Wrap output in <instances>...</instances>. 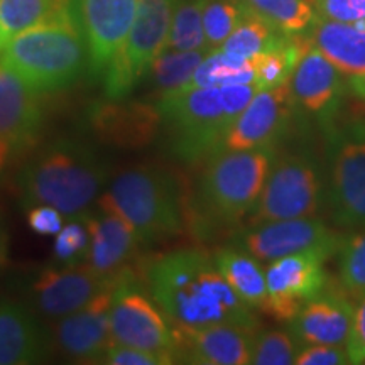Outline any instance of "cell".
Segmentation results:
<instances>
[{
  "mask_svg": "<svg viewBox=\"0 0 365 365\" xmlns=\"http://www.w3.org/2000/svg\"><path fill=\"white\" fill-rule=\"evenodd\" d=\"M143 279L173 328L234 325L255 331L252 308L232 289L212 255L180 249L148 264Z\"/></svg>",
  "mask_w": 365,
  "mask_h": 365,
  "instance_id": "1",
  "label": "cell"
},
{
  "mask_svg": "<svg viewBox=\"0 0 365 365\" xmlns=\"http://www.w3.org/2000/svg\"><path fill=\"white\" fill-rule=\"evenodd\" d=\"M0 65L39 95L76 83L90 66L78 0H58L48 19L9 41L0 53Z\"/></svg>",
  "mask_w": 365,
  "mask_h": 365,
  "instance_id": "2",
  "label": "cell"
},
{
  "mask_svg": "<svg viewBox=\"0 0 365 365\" xmlns=\"http://www.w3.org/2000/svg\"><path fill=\"white\" fill-rule=\"evenodd\" d=\"M272 163L271 148L220 150L208 158L196 188L185 195V222L196 239H210L215 228L252 213Z\"/></svg>",
  "mask_w": 365,
  "mask_h": 365,
  "instance_id": "3",
  "label": "cell"
},
{
  "mask_svg": "<svg viewBox=\"0 0 365 365\" xmlns=\"http://www.w3.org/2000/svg\"><path fill=\"white\" fill-rule=\"evenodd\" d=\"M108 180L97 149L75 137H59L24 164L17 178L24 208L49 205L66 218L88 212Z\"/></svg>",
  "mask_w": 365,
  "mask_h": 365,
  "instance_id": "4",
  "label": "cell"
},
{
  "mask_svg": "<svg viewBox=\"0 0 365 365\" xmlns=\"http://www.w3.org/2000/svg\"><path fill=\"white\" fill-rule=\"evenodd\" d=\"M185 182L156 164H140L118 173L98 207L129 225L140 245L171 239L185 230Z\"/></svg>",
  "mask_w": 365,
  "mask_h": 365,
  "instance_id": "5",
  "label": "cell"
},
{
  "mask_svg": "<svg viewBox=\"0 0 365 365\" xmlns=\"http://www.w3.org/2000/svg\"><path fill=\"white\" fill-rule=\"evenodd\" d=\"M173 156L196 164L223 150L235 118L227 110L222 86L161 95L158 102Z\"/></svg>",
  "mask_w": 365,
  "mask_h": 365,
  "instance_id": "6",
  "label": "cell"
},
{
  "mask_svg": "<svg viewBox=\"0 0 365 365\" xmlns=\"http://www.w3.org/2000/svg\"><path fill=\"white\" fill-rule=\"evenodd\" d=\"M143 272L134 267L118 276L112 291L110 331L115 344L137 346L176 362V335L166 314L139 284Z\"/></svg>",
  "mask_w": 365,
  "mask_h": 365,
  "instance_id": "7",
  "label": "cell"
},
{
  "mask_svg": "<svg viewBox=\"0 0 365 365\" xmlns=\"http://www.w3.org/2000/svg\"><path fill=\"white\" fill-rule=\"evenodd\" d=\"M181 0H139L130 33L124 46L113 54L105 70V95L120 100L127 97L137 81L166 46L173 16Z\"/></svg>",
  "mask_w": 365,
  "mask_h": 365,
  "instance_id": "8",
  "label": "cell"
},
{
  "mask_svg": "<svg viewBox=\"0 0 365 365\" xmlns=\"http://www.w3.org/2000/svg\"><path fill=\"white\" fill-rule=\"evenodd\" d=\"M319 178L308 158L287 156L271 168L249 223L313 217L319 205Z\"/></svg>",
  "mask_w": 365,
  "mask_h": 365,
  "instance_id": "9",
  "label": "cell"
},
{
  "mask_svg": "<svg viewBox=\"0 0 365 365\" xmlns=\"http://www.w3.org/2000/svg\"><path fill=\"white\" fill-rule=\"evenodd\" d=\"M328 202L336 227H365V122H355L336 135Z\"/></svg>",
  "mask_w": 365,
  "mask_h": 365,
  "instance_id": "10",
  "label": "cell"
},
{
  "mask_svg": "<svg viewBox=\"0 0 365 365\" xmlns=\"http://www.w3.org/2000/svg\"><path fill=\"white\" fill-rule=\"evenodd\" d=\"M242 249L247 250L259 261H276L289 254L314 252L331 257L340 252L345 237L335 232L327 223L313 217L291 218L250 225L240 235Z\"/></svg>",
  "mask_w": 365,
  "mask_h": 365,
  "instance_id": "11",
  "label": "cell"
},
{
  "mask_svg": "<svg viewBox=\"0 0 365 365\" xmlns=\"http://www.w3.org/2000/svg\"><path fill=\"white\" fill-rule=\"evenodd\" d=\"M325 254L308 252L289 254L269 262L266 282L269 301L266 314L291 322L307 301L317 298L327 287V272L323 269Z\"/></svg>",
  "mask_w": 365,
  "mask_h": 365,
  "instance_id": "12",
  "label": "cell"
},
{
  "mask_svg": "<svg viewBox=\"0 0 365 365\" xmlns=\"http://www.w3.org/2000/svg\"><path fill=\"white\" fill-rule=\"evenodd\" d=\"M118 281L105 277L88 264L46 267L33 281L29 298L33 308L48 319L65 318L85 308L100 293L115 287Z\"/></svg>",
  "mask_w": 365,
  "mask_h": 365,
  "instance_id": "13",
  "label": "cell"
},
{
  "mask_svg": "<svg viewBox=\"0 0 365 365\" xmlns=\"http://www.w3.org/2000/svg\"><path fill=\"white\" fill-rule=\"evenodd\" d=\"M294 103L289 81L276 88L259 90L228 129L223 150L271 148L287 130Z\"/></svg>",
  "mask_w": 365,
  "mask_h": 365,
  "instance_id": "14",
  "label": "cell"
},
{
  "mask_svg": "<svg viewBox=\"0 0 365 365\" xmlns=\"http://www.w3.org/2000/svg\"><path fill=\"white\" fill-rule=\"evenodd\" d=\"M90 129L103 144L120 149H140L156 139L163 124L158 102H118L107 98L90 105Z\"/></svg>",
  "mask_w": 365,
  "mask_h": 365,
  "instance_id": "15",
  "label": "cell"
},
{
  "mask_svg": "<svg viewBox=\"0 0 365 365\" xmlns=\"http://www.w3.org/2000/svg\"><path fill=\"white\" fill-rule=\"evenodd\" d=\"M112 289L100 293L85 308L56 319L53 330L54 345L63 355L76 362L102 364L112 344L110 304Z\"/></svg>",
  "mask_w": 365,
  "mask_h": 365,
  "instance_id": "16",
  "label": "cell"
},
{
  "mask_svg": "<svg viewBox=\"0 0 365 365\" xmlns=\"http://www.w3.org/2000/svg\"><path fill=\"white\" fill-rule=\"evenodd\" d=\"M139 0H78L93 76H102L122 48L134 22Z\"/></svg>",
  "mask_w": 365,
  "mask_h": 365,
  "instance_id": "17",
  "label": "cell"
},
{
  "mask_svg": "<svg viewBox=\"0 0 365 365\" xmlns=\"http://www.w3.org/2000/svg\"><path fill=\"white\" fill-rule=\"evenodd\" d=\"M173 330L176 335V362L198 365L250 364L252 330L234 325Z\"/></svg>",
  "mask_w": 365,
  "mask_h": 365,
  "instance_id": "18",
  "label": "cell"
},
{
  "mask_svg": "<svg viewBox=\"0 0 365 365\" xmlns=\"http://www.w3.org/2000/svg\"><path fill=\"white\" fill-rule=\"evenodd\" d=\"M38 91L16 73L0 65V143L19 156L33 148L43 127V108Z\"/></svg>",
  "mask_w": 365,
  "mask_h": 365,
  "instance_id": "19",
  "label": "cell"
},
{
  "mask_svg": "<svg viewBox=\"0 0 365 365\" xmlns=\"http://www.w3.org/2000/svg\"><path fill=\"white\" fill-rule=\"evenodd\" d=\"M294 102L313 115L328 120L339 108L345 86L341 73L309 43L289 78Z\"/></svg>",
  "mask_w": 365,
  "mask_h": 365,
  "instance_id": "20",
  "label": "cell"
},
{
  "mask_svg": "<svg viewBox=\"0 0 365 365\" xmlns=\"http://www.w3.org/2000/svg\"><path fill=\"white\" fill-rule=\"evenodd\" d=\"M90 234V247L86 264L98 274L117 279L125 269L134 267L137 250L140 244L134 230L115 213L105 212L80 215Z\"/></svg>",
  "mask_w": 365,
  "mask_h": 365,
  "instance_id": "21",
  "label": "cell"
},
{
  "mask_svg": "<svg viewBox=\"0 0 365 365\" xmlns=\"http://www.w3.org/2000/svg\"><path fill=\"white\" fill-rule=\"evenodd\" d=\"M344 293L323 291L307 301L291 319V331L307 345L345 346L354 325L355 307Z\"/></svg>",
  "mask_w": 365,
  "mask_h": 365,
  "instance_id": "22",
  "label": "cell"
},
{
  "mask_svg": "<svg viewBox=\"0 0 365 365\" xmlns=\"http://www.w3.org/2000/svg\"><path fill=\"white\" fill-rule=\"evenodd\" d=\"M49 336L29 309L0 299V365L38 364L48 357Z\"/></svg>",
  "mask_w": 365,
  "mask_h": 365,
  "instance_id": "23",
  "label": "cell"
},
{
  "mask_svg": "<svg viewBox=\"0 0 365 365\" xmlns=\"http://www.w3.org/2000/svg\"><path fill=\"white\" fill-rule=\"evenodd\" d=\"M307 34L341 75H365V21L336 22L318 17Z\"/></svg>",
  "mask_w": 365,
  "mask_h": 365,
  "instance_id": "24",
  "label": "cell"
},
{
  "mask_svg": "<svg viewBox=\"0 0 365 365\" xmlns=\"http://www.w3.org/2000/svg\"><path fill=\"white\" fill-rule=\"evenodd\" d=\"M215 266L232 289L240 296L250 308L266 312L269 293L266 271L247 250L223 247L213 257Z\"/></svg>",
  "mask_w": 365,
  "mask_h": 365,
  "instance_id": "25",
  "label": "cell"
},
{
  "mask_svg": "<svg viewBox=\"0 0 365 365\" xmlns=\"http://www.w3.org/2000/svg\"><path fill=\"white\" fill-rule=\"evenodd\" d=\"M245 11L287 36L307 34L318 21L313 0H240Z\"/></svg>",
  "mask_w": 365,
  "mask_h": 365,
  "instance_id": "26",
  "label": "cell"
},
{
  "mask_svg": "<svg viewBox=\"0 0 365 365\" xmlns=\"http://www.w3.org/2000/svg\"><path fill=\"white\" fill-rule=\"evenodd\" d=\"M289 38L291 36L274 29L261 17L247 12L220 49L244 59H252L257 54L281 48Z\"/></svg>",
  "mask_w": 365,
  "mask_h": 365,
  "instance_id": "27",
  "label": "cell"
},
{
  "mask_svg": "<svg viewBox=\"0 0 365 365\" xmlns=\"http://www.w3.org/2000/svg\"><path fill=\"white\" fill-rule=\"evenodd\" d=\"M208 53L210 49H198V51L164 49L149 68L154 88L164 95L188 83L196 68L207 58Z\"/></svg>",
  "mask_w": 365,
  "mask_h": 365,
  "instance_id": "28",
  "label": "cell"
},
{
  "mask_svg": "<svg viewBox=\"0 0 365 365\" xmlns=\"http://www.w3.org/2000/svg\"><path fill=\"white\" fill-rule=\"evenodd\" d=\"M203 7L205 0H181L173 16L164 49H175V51L208 49L203 27Z\"/></svg>",
  "mask_w": 365,
  "mask_h": 365,
  "instance_id": "29",
  "label": "cell"
},
{
  "mask_svg": "<svg viewBox=\"0 0 365 365\" xmlns=\"http://www.w3.org/2000/svg\"><path fill=\"white\" fill-rule=\"evenodd\" d=\"M58 0H0V53L9 41L44 19Z\"/></svg>",
  "mask_w": 365,
  "mask_h": 365,
  "instance_id": "30",
  "label": "cell"
},
{
  "mask_svg": "<svg viewBox=\"0 0 365 365\" xmlns=\"http://www.w3.org/2000/svg\"><path fill=\"white\" fill-rule=\"evenodd\" d=\"M245 14L247 11L240 0H205L203 27L210 51L222 48Z\"/></svg>",
  "mask_w": 365,
  "mask_h": 365,
  "instance_id": "31",
  "label": "cell"
},
{
  "mask_svg": "<svg viewBox=\"0 0 365 365\" xmlns=\"http://www.w3.org/2000/svg\"><path fill=\"white\" fill-rule=\"evenodd\" d=\"M340 282L350 298L365 296V228L352 239H345L340 249Z\"/></svg>",
  "mask_w": 365,
  "mask_h": 365,
  "instance_id": "32",
  "label": "cell"
},
{
  "mask_svg": "<svg viewBox=\"0 0 365 365\" xmlns=\"http://www.w3.org/2000/svg\"><path fill=\"white\" fill-rule=\"evenodd\" d=\"M298 355L293 333L284 330H269L254 335L250 364L255 365H289Z\"/></svg>",
  "mask_w": 365,
  "mask_h": 365,
  "instance_id": "33",
  "label": "cell"
},
{
  "mask_svg": "<svg viewBox=\"0 0 365 365\" xmlns=\"http://www.w3.org/2000/svg\"><path fill=\"white\" fill-rule=\"evenodd\" d=\"M88 247L90 234L81 217L68 218V222L54 237V257L61 266L86 262Z\"/></svg>",
  "mask_w": 365,
  "mask_h": 365,
  "instance_id": "34",
  "label": "cell"
},
{
  "mask_svg": "<svg viewBox=\"0 0 365 365\" xmlns=\"http://www.w3.org/2000/svg\"><path fill=\"white\" fill-rule=\"evenodd\" d=\"M319 19L336 22L365 21V0H313Z\"/></svg>",
  "mask_w": 365,
  "mask_h": 365,
  "instance_id": "35",
  "label": "cell"
},
{
  "mask_svg": "<svg viewBox=\"0 0 365 365\" xmlns=\"http://www.w3.org/2000/svg\"><path fill=\"white\" fill-rule=\"evenodd\" d=\"M108 365H166L170 364L161 355L148 352V350L137 349V346L122 345L112 341L105 352L103 362Z\"/></svg>",
  "mask_w": 365,
  "mask_h": 365,
  "instance_id": "36",
  "label": "cell"
},
{
  "mask_svg": "<svg viewBox=\"0 0 365 365\" xmlns=\"http://www.w3.org/2000/svg\"><path fill=\"white\" fill-rule=\"evenodd\" d=\"M294 364L298 365H345L350 362L345 346L308 345L299 350Z\"/></svg>",
  "mask_w": 365,
  "mask_h": 365,
  "instance_id": "37",
  "label": "cell"
},
{
  "mask_svg": "<svg viewBox=\"0 0 365 365\" xmlns=\"http://www.w3.org/2000/svg\"><path fill=\"white\" fill-rule=\"evenodd\" d=\"M65 215L49 205H36L27 208V223L31 230L41 237L56 235L65 225Z\"/></svg>",
  "mask_w": 365,
  "mask_h": 365,
  "instance_id": "38",
  "label": "cell"
},
{
  "mask_svg": "<svg viewBox=\"0 0 365 365\" xmlns=\"http://www.w3.org/2000/svg\"><path fill=\"white\" fill-rule=\"evenodd\" d=\"M346 352L352 364L365 362V296L359 299V304L355 307L354 325L350 339L346 341Z\"/></svg>",
  "mask_w": 365,
  "mask_h": 365,
  "instance_id": "39",
  "label": "cell"
},
{
  "mask_svg": "<svg viewBox=\"0 0 365 365\" xmlns=\"http://www.w3.org/2000/svg\"><path fill=\"white\" fill-rule=\"evenodd\" d=\"M6 257H7V232L2 220V213H0V267L6 264Z\"/></svg>",
  "mask_w": 365,
  "mask_h": 365,
  "instance_id": "40",
  "label": "cell"
},
{
  "mask_svg": "<svg viewBox=\"0 0 365 365\" xmlns=\"http://www.w3.org/2000/svg\"><path fill=\"white\" fill-rule=\"evenodd\" d=\"M350 88H352L355 95H359L360 98L365 100V75L354 76V78L350 80Z\"/></svg>",
  "mask_w": 365,
  "mask_h": 365,
  "instance_id": "41",
  "label": "cell"
},
{
  "mask_svg": "<svg viewBox=\"0 0 365 365\" xmlns=\"http://www.w3.org/2000/svg\"><path fill=\"white\" fill-rule=\"evenodd\" d=\"M14 158L12 149L6 143H0V173L6 170L9 161Z\"/></svg>",
  "mask_w": 365,
  "mask_h": 365,
  "instance_id": "42",
  "label": "cell"
}]
</instances>
